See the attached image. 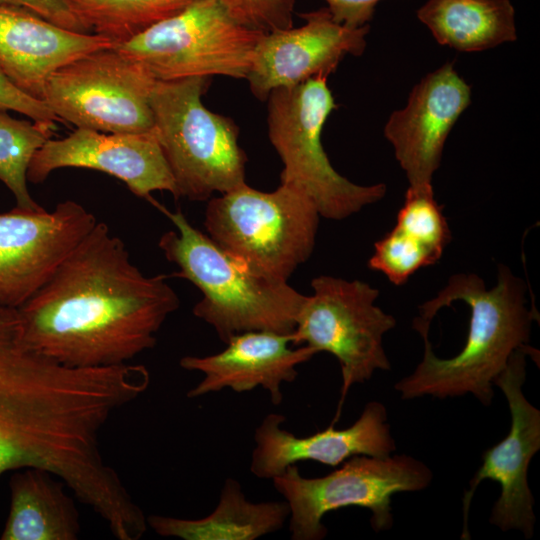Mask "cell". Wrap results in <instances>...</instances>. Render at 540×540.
<instances>
[{"mask_svg":"<svg viewBox=\"0 0 540 540\" xmlns=\"http://www.w3.org/2000/svg\"><path fill=\"white\" fill-rule=\"evenodd\" d=\"M290 516L286 501L253 503L240 483L225 480L216 508L200 519L151 515L148 526L165 537L183 540H255L281 529Z\"/></svg>","mask_w":540,"mask_h":540,"instance_id":"44dd1931","label":"cell"},{"mask_svg":"<svg viewBox=\"0 0 540 540\" xmlns=\"http://www.w3.org/2000/svg\"><path fill=\"white\" fill-rule=\"evenodd\" d=\"M149 382L143 365L65 366L25 341L17 309L0 308V475L44 469L110 530L124 528L138 504L105 460L100 434Z\"/></svg>","mask_w":540,"mask_h":540,"instance_id":"6da1fadb","label":"cell"},{"mask_svg":"<svg viewBox=\"0 0 540 540\" xmlns=\"http://www.w3.org/2000/svg\"><path fill=\"white\" fill-rule=\"evenodd\" d=\"M290 344L292 333L247 331L234 335L219 353L182 357L179 364L183 369L204 376L187 396L196 398L224 388L242 393L262 387L273 404H280L282 384L294 381L297 366L317 354L307 345L291 348Z\"/></svg>","mask_w":540,"mask_h":540,"instance_id":"ac0fdd59","label":"cell"},{"mask_svg":"<svg viewBox=\"0 0 540 540\" xmlns=\"http://www.w3.org/2000/svg\"><path fill=\"white\" fill-rule=\"evenodd\" d=\"M432 478L433 473L425 463L402 454L356 455L330 474L318 478L303 477L294 464L272 480L290 508L291 538L321 540L327 534L323 516L350 506L370 510L374 531L390 529L393 526L392 496L424 490Z\"/></svg>","mask_w":540,"mask_h":540,"instance_id":"ba28073f","label":"cell"},{"mask_svg":"<svg viewBox=\"0 0 540 540\" xmlns=\"http://www.w3.org/2000/svg\"><path fill=\"white\" fill-rule=\"evenodd\" d=\"M112 46L102 36L64 29L27 10L0 5V70L36 99L43 101L46 82L58 68Z\"/></svg>","mask_w":540,"mask_h":540,"instance_id":"d6986e66","label":"cell"},{"mask_svg":"<svg viewBox=\"0 0 540 540\" xmlns=\"http://www.w3.org/2000/svg\"><path fill=\"white\" fill-rule=\"evenodd\" d=\"M97 220L65 200L53 211L18 208L0 214V308L17 309L54 273Z\"/></svg>","mask_w":540,"mask_h":540,"instance_id":"4fadbf2b","label":"cell"},{"mask_svg":"<svg viewBox=\"0 0 540 540\" xmlns=\"http://www.w3.org/2000/svg\"><path fill=\"white\" fill-rule=\"evenodd\" d=\"M180 300L167 276L145 275L104 222L19 308L25 341L72 368L127 364L153 348Z\"/></svg>","mask_w":540,"mask_h":540,"instance_id":"7a4b0ae2","label":"cell"},{"mask_svg":"<svg viewBox=\"0 0 540 540\" xmlns=\"http://www.w3.org/2000/svg\"><path fill=\"white\" fill-rule=\"evenodd\" d=\"M285 420L282 414L270 413L255 430L250 470L258 478L273 479L299 461L337 467L356 455L386 457L396 449L387 410L378 401L367 403L350 427L335 429L331 424L306 437L283 429Z\"/></svg>","mask_w":540,"mask_h":540,"instance_id":"e0dca14e","label":"cell"},{"mask_svg":"<svg viewBox=\"0 0 540 540\" xmlns=\"http://www.w3.org/2000/svg\"><path fill=\"white\" fill-rule=\"evenodd\" d=\"M235 23L264 33L293 26L295 0H214Z\"/></svg>","mask_w":540,"mask_h":540,"instance_id":"4316f807","label":"cell"},{"mask_svg":"<svg viewBox=\"0 0 540 540\" xmlns=\"http://www.w3.org/2000/svg\"><path fill=\"white\" fill-rule=\"evenodd\" d=\"M436 41L459 52H478L517 38L510 0H427L416 12Z\"/></svg>","mask_w":540,"mask_h":540,"instance_id":"7402d4cb","label":"cell"},{"mask_svg":"<svg viewBox=\"0 0 540 540\" xmlns=\"http://www.w3.org/2000/svg\"><path fill=\"white\" fill-rule=\"evenodd\" d=\"M311 287L313 293L305 295L297 314L292 344L328 352L338 360L342 375L338 418L354 384L369 380L376 370L391 369L383 336L396 320L375 304L379 291L361 280L321 275Z\"/></svg>","mask_w":540,"mask_h":540,"instance_id":"30bf717a","label":"cell"},{"mask_svg":"<svg viewBox=\"0 0 540 540\" xmlns=\"http://www.w3.org/2000/svg\"><path fill=\"white\" fill-rule=\"evenodd\" d=\"M264 34L235 23L214 0H193L177 14L112 47L156 81L215 75L246 79Z\"/></svg>","mask_w":540,"mask_h":540,"instance_id":"9c48e42d","label":"cell"},{"mask_svg":"<svg viewBox=\"0 0 540 540\" xmlns=\"http://www.w3.org/2000/svg\"><path fill=\"white\" fill-rule=\"evenodd\" d=\"M529 350V345L517 349L493 382L507 399L511 425L504 439L484 451L482 465L464 492L462 540L471 539L468 530L470 503L478 485L486 479L498 482L501 487L490 523L502 531H521L526 539L533 536L535 501L527 475L530 461L540 449V411L523 394Z\"/></svg>","mask_w":540,"mask_h":540,"instance_id":"7c38bea8","label":"cell"},{"mask_svg":"<svg viewBox=\"0 0 540 540\" xmlns=\"http://www.w3.org/2000/svg\"><path fill=\"white\" fill-rule=\"evenodd\" d=\"M333 19L350 27L368 25L381 0H324Z\"/></svg>","mask_w":540,"mask_h":540,"instance_id":"f546056e","label":"cell"},{"mask_svg":"<svg viewBox=\"0 0 540 540\" xmlns=\"http://www.w3.org/2000/svg\"><path fill=\"white\" fill-rule=\"evenodd\" d=\"M61 168L104 172L146 200L152 198L154 191H167L177 199L175 181L154 129L143 133H104L76 128L65 138L49 139L36 152L27 180L42 183Z\"/></svg>","mask_w":540,"mask_h":540,"instance_id":"5bb4252c","label":"cell"},{"mask_svg":"<svg viewBox=\"0 0 540 540\" xmlns=\"http://www.w3.org/2000/svg\"><path fill=\"white\" fill-rule=\"evenodd\" d=\"M88 31L123 44L193 0H65Z\"/></svg>","mask_w":540,"mask_h":540,"instance_id":"603a6c76","label":"cell"},{"mask_svg":"<svg viewBox=\"0 0 540 540\" xmlns=\"http://www.w3.org/2000/svg\"><path fill=\"white\" fill-rule=\"evenodd\" d=\"M55 127L44 122L19 120L0 110V181L14 195L18 209H45L29 193L27 172L34 155L51 139Z\"/></svg>","mask_w":540,"mask_h":540,"instance_id":"cb8c5ba5","label":"cell"},{"mask_svg":"<svg viewBox=\"0 0 540 540\" xmlns=\"http://www.w3.org/2000/svg\"><path fill=\"white\" fill-rule=\"evenodd\" d=\"M40 468L16 470L10 478V511L2 540H76L81 526L63 481Z\"/></svg>","mask_w":540,"mask_h":540,"instance_id":"ffe728a7","label":"cell"},{"mask_svg":"<svg viewBox=\"0 0 540 540\" xmlns=\"http://www.w3.org/2000/svg\"><path fill=\"white\" fill-rule=\"evenodd\" d=\"M267 101L268 136L283 163L281 183L307 194L321 217L342 220L385 196V184L351 182L333 168L324 151L322 129L337 108L327 77L274 89Z\"/></svg>","mask_w":540,"mask_h":540,"instance_id":"52a82bcc","label":"cell"},{"mask_svg":"<svg viewBox=\"0 0 540 540\" xmlns=\"http://www.w3.org/2000/svg\"><path fill=\"white\" fill-rule=\"evenodd\" d=\"M149 202L177 229L165 232L158 241L165 258L179 269L172 276L201 291L193 314L212 326L221 341L226 344L247 331H294L305 295L288 282L253 272L195 228L181 210L172 212L153 198Z\"/></svg>","mask_w":540,"mask_h":540,"instance_id":"277c9868","label":"cell"},{"mask_svg":"<svg viewBox=\"0 0 540 540\" xmlns=\"http://www.w3.org/2000/svg\"><path fill=\"white\" fill-rule=\"evenodd\" d=\"M0 5L27 10L64 29L88 32L65 0H0Z\"/></svg>","mask_w":540,"mask_h":540,"instance_id":"f1b7e54d","label":"cell"},{"mask_svg":"<svg viewBox=\"0 0 540 540\" xmlns=\"http://www.w3.org/2000/svg\"><path fill=\"white\" fill-rule=\"evenodd\" d=\"M441 257L401 230L393 227L374 245L368 266L383 273L396 286L405 284L419 269Z\"/></svg>","mask_w":540,"mask_h":540,"instance_id":"484cf974","label":"cell"},{"mask_svg":"<svg viewBox=\"0 0 540 540\" xmlns=\"http://www.w3.org/2000/svg\"><path fill=\"white\" fill-rule=\"evenodd\" d=\"M320 217L310 197L294 186L280 183L263 192L244 183L209 199L204 227L253 272L288 282L312 255Z\"/></svg>","mask_w":540,"mask_h":540,"instance_id":"8992f818","label":"cell"},{"mask_svg":"<svg viewBox=\"0 0 540 540\" xmlns=\"http://www.w3.org/2000/svg\"><path fill=\"white\" fill-rule=\"evenodd\" d=\"M455 301L465 302L470 311L463 349L452 358L435 355L428 332L419 333L424 342L421 362L394 388L402 400L422 396L447 397L472 394L484 406L492 402L493 382L512 354L527 346L536 314L526 306V285L504 265L496 284L487 289L475 274H456L431 300L420 306L413 328L429 331L438 311Z\"/></svg>","mask_w":540,"mask_h":540,"instance_id":"3957f363","label":"cell"},{"mask_svg":"<svg viewBox=\"0 0 540 540\" xmlns=\"http://www.w3.org/2000/svg\"><path fill=\"white\" fill-rule=\"evenodd\" d=\"M0 110L15 111L28 116L35 122L55 125L63 122L39 99L31 97L18 89L0 70Z\"/></svg>","mask_w":540,"mask_h":540,"instance_id":"83f0119b","label":"cell"},{"mask_svg":"<svg viewBox=\"0 0 540 540\" xmlns=\"http://www.w3.org/2000/svg\"><path fill=\"white\" fill-rule=\"evenodd\" d=\"M394 227L439 257L451 239L447 220L435 200L432 184L409 185Z\"/></svg>","mask_w":540,"mask_h":540,"instance_id":"d4e9b609","label":"cell"},{"mask_svg":"<svg viewBox=\"0 0 540 540\" xmlns=\"http://www.w3.org/2000/svg\"><path fill=\"white\" fill-rule=\"evenodd\" d=\"M470 102V86L447 62L424 76L406 105L390 115L384 136L409 185L432 184L446 139Z\"/></svg>","mask_w":540,"mask_h":540,"instance_id":"2e32d148","label":"cell"},{"mask_svg":"<svg viewBox=\"0 0 540 540\" xmlns=\"http://www.w3.org/2000/svg\"><path fill=\"white\" fill-rule=\"evenodd\" d=\"M300 17L304 25L265 33L257 44L246 79L252 94L261 101L274 89L328 77L346 55L359 56L366 48L369 25L338 23L327 7Z\"/></svg>","mask_w":540,"mask_h":540,"instance_id":"9a60e30c","label":"cell"},{"mask_svg":"<svg viewBox=\"0 0 540 540\" xmlns=\"http://www.w3.org/2000/svg\"><path fill=\"white\" fill-rule=\"evenodd\" d=\"M155 79L113 47L58 68L47 80L43 101L63 122L104 133L153 130L150 93Z\"/></svg>","mask_w":540,"mask_h":540,"instance_id":"8fae6325","label":"cell"},{"mask_svg":"<svg viewBox=\"0 0 540 540\" xmlns=\"http://www.w3.org/2000/svg\"><path fill=\"white\" fill-rule=\"evenodd\" d=\"M208 77L155 81L150 93L154 131L175 181L177 198L193 201L229 192L245 181L247 157L239 128L208 110Z\"/></svg>","mask_w":540,"mask_h":540,"instance_id":"5b68a950","label":"cell"}]
</instances>
